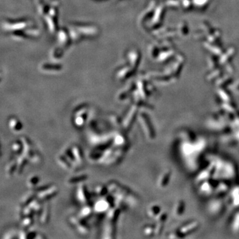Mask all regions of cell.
<instances>
[{
  "label": "cell",
  "mask_w": 239,
  "mask_h": 239,
  "mask_svg": "<svg viewBox=\"0 0 239 239\" xmlns=\"http://www.w3.org/2000/svg\"><path fill=\"white\" fill-rule=\"evenodd\" d=\"M99 33V27L91 23L73 22L60 27L55 34L56 43L51 51L52 58L60 59L72 45L94 39Z\"/></svg>",
  "instance_id": "obj_1"
},
{
  "label": "cell",
  "mask_w": 239,
  "mask_h": 239,
  "mask_svg": "<svg viewBox=\"0 0 239 239\" xmlns=\"http://www.w3.org/2000/svg\"><path fill=\"white\" fill-rule=\"evenodd\" d=\"M2 25L3 32L17 41L37 39L41 34L38 25L29 17L5 18Z\"/></svg>",
  "instance_id": "obj_2"
},
{
  "label": "cell",
  "mask_w": 239,
  "mask_h": 239,
  "mask_svg": "<svg viewBox=\"0 0 239 239\" xmlns=\"http://www.w3.org/2000/svg\"><path fill=\"white\" fill-rule=\"evenodd\" d=\"M36 12L45 28L51 35H55L58 29L60 2L58 0H31Z\"/></svg>",
  "instance_id": "obj_3"
},
{
  "label": "cell",
  "mask_w": 239,
  "mask_h": 239,
  "mask_svg": "<svg viewBox=\"0 0 239 239\" xmlns=\"http://www.w3.org/2000/svg\"><path fill=\"white\" fill-rule=\"evenodd\" d=\"M134 52L128 51L126 53L123 61L120 63L114 70V77L116 80L119 82H123L128 79L134 70V64L133 63V55Z\"/></svg>",
  "instance_id": "obj_4"
},
{
  "label": "cell",
  "mask_w": 239,
  "mask_h": 239,
  "mask_svg": "<svg viewBox=\"0 0 239 239\" xmlns=\"http://www.w3.org/2000/svg\"><path fill=\"white\" fill-rule=\"evenodd\" d=\"M139 120L141 123L144 132L148 139H153L155 138V131L154 129L151 120L145 113H141L139 116Z\"/></svg>",
  "instance_id": "obj_5"
},
{
  "label": "cell",
  "mask_w": 239,
  "mask_h": 239,
  "mask_svg": "<svg viewBox=\"0 0 239 239\" xmlns=\"http://www.w3.org/2000/svg\"><path fill=\"white\" fill-rule=\"evenodd\" d=\"M88 106H83L78 108L75 112L74 118V124L78 128H82L85 124L88 116Z\"/></svg>",
  "instance_id": "obj_6"
},
{
  "label": "cell",
  "mask_w": 239,
  "mask_h": 239,
  "mask_svg": "<svg viewBox=\"0 0 239 239\" xmlns=\"http://www.w3.org/2000/svg\"><path fill=\"white\" fill-rule=\"evenodd\" d=\"M70 221L74 226H75L77 231L81 235H87L89 232V228L85 222V219L82 218L73 216L70 219Z\"/></svg>",
  "instance_id": "obj_7"
},
{
  "label": "cell",
  "mask_w": 239,
  "mask_h": 239,
  "mask_svg": "<svg viewBox=\"0 0 239 239\" xmlns=\"http://www.w3.org/2000/svg\"><path fill=\"white\" fill-rule=\"evenodd\" d=\"M199 226V222L196 221H190V222H187L185 225H182L177 232L179 238L183 237V236L184 237L185 235L192 233L193 232L196 231Z\"/></svg>",
  "instance_id": "obj_8"
},
{
  "label": "cell",
  "mask_w": 239,
  "mask_h": 239,
  "mask_svg": "<svg viewBox=\"0 0 239 239\" xmlns=\"http://www.w3.org/2000/svg\"><path fill=\"white\" fill-rule=\"evenodd\" d=\"M112 198L106 197L100 199L95 203L94 210L97 213L106 212L111 208Z\"/></svg>",
  "instance_id": "obj_9"
},
{
  "label": "cell",
  "mask_w": 239,
  "mask_h": 239,
  "mask_svg": "<svg viewBox=\"0 0 239 239\" xmlns=\"http://www.w3.org/2000/svg\"><path fill=\"white\" fill-rule=\"evenodd\" d=\"M137 114H138V110H137L136 106H133L131 109L129 110V112L127 114L126 117L124 119V122L122 123V126L125 130L128 131L129 130L131 127L132 126L134 121H135V118H136Z\"/></svg>",
  "instance_id": "obj_10"
},
{
  "label": "cell",
  "mask_w": 239,
  "mask_h": 239,
  "mask_svg": "<svg viewBox=\"0 0 239 239\" xmlns=\"http://www.w3.org/2000/svg\"><path fill=\"white\" fill-rule=\"evenodd\" d=\"M57 191L58 189L55 186H48L42 191H39L37 196L40 201H47L55 196Z\"/></svg>",
  "instance_id": "obj_11"
},
{
  "label": "cell",
  "mask_w": 239,
  "mask_h": 239,
  "mask_svg": "<svg viewBox=\"0 0 239 239\" xmlns=\"http://www.w3.org/2000/svg\"><path fill=\"white\" fill-rule=\"evenodd\" d=\"M77 198L78 201L83 204H87L90 201V194L86 185H79L77 189Z\"/></svg>",
  "instance_id": "obj_12"
},
{
  "label": "cell",
  "mask_w": 239,
  "mask_h": 239,
  "mask_svg": "<svg viewBox=\"0 0 239 239\" xmlns=\"http://www.w3.org/2000/svg\"><path fill=\"white\" fill-rule=\"evenodd\" d=\"M9 127L14 132H19L23 129V124L19 120L15 117H12L9 120Z\"/></svg>",
  "instance_id": "obj_13"
},
{
  "label": "cell",
  "mask_w": 239,
  "mask_h": 239,
  "mask_svg": "<svg viewBox=\"0 0 239 239\" xmlns=\"http://www.w3.org/2000/svg\"><path fill=\"white\" fill-rule=\"evenodd\" d=\"M171 171H169V170H167V171H165L164 173H162V175L159 178V181H158L159 187H160L161 188H165V187H167V185L169 183V180L171 179Z\"/></svg>",
  "instance_id": "obj_14"
},
{
  "label": "cell",
  "mask_w": 239,
  "mask_h": 239,
  "mask_svg": "<svg viewBox=\"0 0 239 239\" xmlns=\"http://www.w3.org/2000/svg\"><path fill=\"white\" fill-rule=\"evenodd\" d=\"M120 213L119 207H111L109 209L106 215V218L108 219V221L110 222H115L118 219V216Z\"/></svg>",
  "instance_id": "obj_15"
},
{
  "label": "cell",
  "mask_w": 239,
  "mask_h": 239,
  "mask_svg": "<svg viewBox=\"0 0 239 239\" xmlns=\"http://www.w3.org/2000/svg\"><path fill=\"white\" fill-rule=\"evenodd\" d=\"M12 151L15 155H21L22 153H23V150H24V145H23L21 139H17V140L15 141L12 145Z\"/></svg>",
  "instance_id": "obj_16"
},
{
  "label": "cell",
  "mask_w": 239,
  "mask_h": 239,
  "mask_svg": "<svg viewBox=\"0 0 239 239\" xmlns=\"http://www.w3.org/2000/svg\"><path fill=\"white\" fill-rule=\"evenodd\" d=\"M71 149L73 152V154H74V157H75L78 165H82L83 163V155L82 150L80 149V147L78 145L74 144V145H73L71 147Z\"/></svg>",
  "instance_id": "obj_17"
},
{
  "label": "cell",
  "mask_w": 239,
  "mask_h": 239,
  "mask_svg": "<svg viewBox=\"0 0 239 239\" xmlns=\"http://www.w3.org/2000/svg\"><path fill=\"white\" fill-rule=\"evenodd\" d=\"M115 234V226L113 225V222L108 221V224L104 227V238H113Z\"/></svg>",
  "instance_id": "obj_18"
},
{
  "label": "cell",
  "mask_w": 239,
  "mask_h": 239,
  "mask_svg": "<svg viewBox=\"0 0 239 239\" xmlns=\"http://www.w3.org/2000/svg\"><path fill=\"white\" fill-rule=\"evenodd\" d=\"M114 142L117 146L120 147L122 148H126L128 146V142L125 137L122 134H117L114 139Z\"/></svg>",
  "instance_id": "obj_19"
},
{
  "label": "cell",
  "mask_w": 239,
  "mask_h": 239,
  "mask_svg": "<svg viewBox=\"0 0 239 239\" xmlns=\"http://www.w3.org/2000/svg\"><path fill=\"white\" fill-rule=\"evenodd\" d=\"M57 159L58 164H59L62 167L64 168V169L68 170V169H70L72 167V165H73L71 164V163L68 161V159H67L63 154L58 155V156L57 157Z\"/></svg>",
  "instance_id": "obj_20"
},
{
  "label": "cell",
  "mask_w": 239,
  "mask_h": 239,
  "mask_svg": "<svg viewBox=\"0 0 239 239\" xmlns=\"http://www.w3.org/2000/svg\"><path fill=\"white\" fill-rule=\"evenodd\" d=\"M92 214H93V209L91 208V207L86 205L80 209V211L79 212V217L83 219H88V218L91 216Z\"/></svg>",
  "instance_id": "obj_21"
},
{
  "label": "cell",
  "mask_w": 239,
  "mask_h": 239,
  "mask_svg": "<svg viewBox=\"0 0 239 239\" xmlns=\"http://www.w3.org/2000/svg\"><path fill=\"white\" fill-rule=\"evenodd\" d=\"M63 154L68 159V161L71 163L73 165H74V164H78L77 160H76L75 157L73 154V151H72L71 148H66L63 151Z\"/></svg>",
  "instance_id": "obj_22"
},
{
  "label": "cell",
  "mask_w": 239,
  "mask_h": 239,
  "mask_svg": "<svg viewBox=\"0 0 239 239\" xmlns=\"http://www.w3.org/2000/svg\"><path fill=\"white\" fill-rule=\"evenodd\" d=\"M27 161V158L25 157L23 155H19L18 158L17 160V171L18 172L19 174H20L21 173H22V171L23 170L24 167H25Z\"/></svg>",
  "instance_id": "obj_23"
},
{
  "label": "cell",
  "mask_w": 239,
  "mask_h": 239,
  "mask_svg": "<svg viewBox=\"0 0 239 239\" xmlns=\"http://www.w3.org/2000/svg\"><path fill=\"white\" fill-rule=\"evenodd\" d=\"M17 169V162L14 161H10L6 168V174L7 176H12Z\"/></svg>",
  "instance_id": "obj_24"
},
{
  "label": "cell",
  "mask_w": 239,
  "mask_h": 239,
  "mask_svg": "<svg viewBox=\"0 0 239 239\" xmlns=\"http://www.w3.org/2000/svg\"><path fill=\"white\" fill-rule=\"evenodd\" d=\"M39 181L40 179L39 177V176H37V175H32V176L29 177V179H27V185L30 189H35L37 187V186H38Z\"/></svg>",
  "instance_id": "obj_25"
},
{
  "label": "cell",
  "mask_w": 239,
  "mask_h": 239,
  "mask_svg": "<svg viewBox=\"0 0 239 239\" xmlns=\"http://www.w3.org/2000/svg\"><path fill=\"white\" fill-rule=\"evenodd\" d=\"M87 179H88V176L85 174L80 175L78 176H74L68 179V183L70 185H74V184H77L78 183L85 181Z\"/></svg>",
  "instance_id": "obj_26"
},
{
  "label": "cell",
  "mask_w": 239,
  "mask_h": 239,
  "mask_svg": "<svg viewBox=\"0 0 239 239\" xmlns=\"http://www.w3.org/2000/svg\"><path fill=\"white\" fill-rule=\"evenodd\" d=\"M184 211H185V203H184V202L183 201H178L175 205V208H174V215L177 216H181L183 214Z\"/></svg>",
  "instance_id": "obj_27"
},
{
  "label": "cell",
  "mask_w": 239,
  "mask_h": 239,
  "mask_svg": "<svg viewBox=\"0 0 239 239\" xmlns=\"http://www.w3.org/2000/svg\"><path fill=\"white\" fill-rule=\"evenodd\" d=\"M49 219V207L48 206L45 207L41 212L40 215V222L41 224H46Z\"/></svg>",
  "instance_id": "obj_28"
},
{
  "label": "cell",
  "mask_w": 239,
  "mask_h": 239,
  "mask_svg": "<svg viewBox=\"0 0 239 239\" xmlns=\"http://www.w3.org/2000/svg\"><path fill=\"white\" fill-rule=\"evenodd\" d=\"M108 191V188L104 185H99L96 187L95 192L99 197H104L106 196Z\"/></svg>",
  "instance_id": "obj_29"
},
{
  "label": "cell",
  "mask_w": 239,
  "mask_h": 239,
  "mask_svg": "<svg viewBox=\"0 0 239 239\" xmlns=\"http://www.w3.org/2000/svg\"><path fill=\"white\" fill-rule=\"evenodd\" d=\"M160 211H161V209H160V207L159 206L152 205L148 209V213L149 216H151V217H157L159 214L161 213Z\"/></svg>",
  "instance_id": "obj_30"
},
{
  "label": "cell",
  "mask_w": 239,
  "mask_h": 239,
  "mask_svg": "<svg viewBox=\"0 0 239 239\" xmlns=\"http://www.w3.org/2000/svg\"><path fill=\"white\" fill-rule=\"evenodd\" d=\"M33 219L31 216H23L21 221V226L25 229L29 228L33 225Z\"/></svg>",
  "instance_id": "obj_31"
},
{
  "label": "cell",
  "mask_w": 239,
  "mask_h": 239,
  "mask_svg": "<svg viewBox=\"0 0 239 239\" xmlns=\"http://www.w3.org/2000/svg\"><path fill=\"white\" fill-rule=\"evenodd\" d=\"M228 189H229V187H228L227 184L225 182H222L221 183H218L215 191L216 193H218L219 195H222L227 192L226 191H228Z\"/></svg>",
  "instance_id": "obj_32"
},
{
  "label": "cell",
  "mask_w": 239,
  "mask_h": 239,
  "mask_svg": "<svg viewBox=\"0 0 239 239\" xmlns=\"http://www.w3.org/2000/svg\"><path fill=\"white\" fill-rule=\"evenodd\" d=\"M35 200V195L33 194H29L27 196L24 197L22 200L21 205L23 206H27L30 205Z\"/></svg>",
  "instance_id": "obj_33"
},
{
  "label": "cell",
  "mask_w": 239,
  "mask_h": 239,
  "mask_svg": "<svg viewBox=\"0 0 239 239\" xmlns=\"http://www.w3.org/2000/svg\"><path fill=\"white\" fill-rule=\"evenodd\" d=\"M232 203L235 206H238L239 205V188H236L232 192Z\"/></svg>",
  "instance_id": "obj_34"
},
{
  "label": "cell",
  "mask_w": 239,
  "mask_h": 239,
  "mask_svg": "<svg viewBox=\"0 0 239 239\" xmlns=\"http://www.w3.org/2000/svg\"><path fill=\"white\" fill-rule=\"evenodd\" d=\"M144 233L146 236H151L154 235V233H155V227L151 225H148V226H145L144 229Z\"/></svg>",
  "instance_id": "obj_35"
},
{
  "label": "cell",
  "mask_w": 239,
  "mask_h": 239,
  "mask_svg": "<svg viewBox=\"0 0 239 239\" xmlns=\"http://www.w3.org/2000/svg\"><path fill=\"white\" fill-rule=\"evenodd\" d=\"M110 120H111L112 122L116 126L119 127L122 125V123L120 121V119L119 117L116 115H112L110 116Z\"/></svg>",
  "instance_id": "obj_36"
},
{
  "label": "cell",
  "mask_w": 239,
  "mask_h": 239,
  "mask_svg": "<svg viewBox=\"0 0 239 239\" xmlns=\"http://www.w3.org/2000/svg\"><path fill=\"white\" fill-rule=\"evenodd\" d=\"M236 223H234L232 225V230L235 231H239V213L237 214L236 215Z\"/></svg>",
  "instance_id": "obj_37"
},
{
  "label": "cell",
  "mask_w": 239,
  "mask_h": 239,
  "mask_svg": "<svg viewBox=\"0 0 239 239\" xmlns=\"http://www.w3.org/2000/svg\"><path fill=\"white\" fill-rule=\"evenodd\" d=\"M94 1H96V2H106V1H108V0H94Z\"/></svg>",
  "instance_id": "obj_38"
}]
</instances>
